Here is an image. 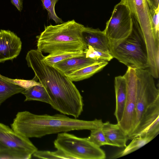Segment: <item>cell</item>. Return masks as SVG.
Listing matches in <instances>:
<instances>
[{
	"label": "cell",
	"mask_w": 159,
	"mask_h": 159,
	"mask_svg": "<svg viewBox=\"0 0 159 159\" xmlns=\"http://www.w3.org/2000/svg\"><path fill=\"white\" fill-rule=\"evenodd\" d=\"M43 53L36 49L29 51L25 59L34 71V80H39L46 89L50 105L61 113L77 118L83 110V97L77 87L64 73L44 60Z\"/></svg>",
	"instance_id": "6da1fadb"
},
{
	"label": "cell",
	"mask_w": 159,
	"mask_h": 159,
	"mask_svg": "<svg viewBox=\"0 0 159 159\" xmlns=\"http://www.w3.org/2000/svg\"><path fill=\"white\" fill-rule=\"evenodd\" d=\"M103 123L101 119L86 120L61 113L37 115L24 111L17 113L11 126L16 133L29 139L73 130H91L102 127Z\"/></svg>",
	"instance_id": "7a4b0ae2"
},
{
	"label": "cell",
	"mask_w": 159,
	"mask_h": 159,
	"mask_svg": "<svg viewBox=\"0 0 159 159\" xmlns=\"http://www.w3.org/2000/svg\"><path fill=\"white\" fill-rule=\"evenodd\" d=\"M84 27L74 20L45 26L36 37L37 49L50 55L84 51L87 48L82 36Z\"/></svg>",
	"instance_id": "3957f363"
},
{
	"label": "cell",
	"mask_w": 159,
	"mask_h": 159,
	"mask_svg": "<svg viewBox=\"0 0 159 159\" xmlns=\"http://www.w3.org/2000/svg\"><path fill=\"white\" fill-rule=\"evenodd\" d=\"M133 20L130 34L117 43L110 45V53L113 58L128 67L146 69L149 66L147 46L138 25Z\"/></svg>",
	"instance_id": "277c9868"
},
{
	"label": "cell",
	"mask_w": 159,
	"mask_h": 159,
	"mask_svg": "<svg viewBox=\"0 0 159 159\" xmlns=\"http://www.w3.org/2000/svg\"><path fill=\"white\" fill-rule=\"evenodd\" d=\"M54 145L56 148L62 150L72 159L106 158L105 151L87 138L79 137L67 132L58 133Z\"/></svg>",
	"instance_id": "5b68a950"
},
{
	"label": "cell",
	"mask_w": 159,
	"mask_h": 159,
	"mask_svg": "<svg viewBox=\"0 0 159 159\" xmlns=\"http://www.w3.org/2000/svg\"><path fill=\"white\" fill-rule=\"evenodd\" d=\"M130 11L133 19L138 25L144 38L149 57L159 54V42L156 39L152 25V16L147 0H121Z\"/></svg>",
	"instance_id": "8992f818"
},
{
	"label": "cell",
	"mask_w": 159,
	"mask_h": 159,
	"mask_svg": "<svg viewBox=\"0 0 159 159\" xmlns=\"http://www.w3.org/2000/svg\"><path fill=\"white\" fill-rule=\"evenodd\" d=\"M133 25L132 16L127 7L120 2L116 4L103 30L109 39V46L126 38L132 31Z\"/></svg>",
	"instance_id": "52a82bcc"
},
{
	"label": "cell",
	"mask_w": 159,
	"mask_h": 159,
	"mask_svg": "<svg viewBox=\"0 0 159 159\" xmlns=\"http://www.w3.org/2000/svg\"><path fill=\"white\" fill-rule=\"evenodd\" d=\"M135 69L137 76V94L136 119L133 130L137 126L147 107L159 98V91L156 86L154 77L149 70L146 69Z\"/></svg>",
	"instance_id": "ba28073f"
},
{
	"label": "cell",
	"mask_w": 159,
	"mask_h": 159,
	"mask_svg": "<svg viewBox=\"0 0 159 159\" xmlns=\"http://www.w3.org/2000/svg\"><path fill=\"white\" fill-rule=\"evenodd\" d=\"M127 84V97L123 115L118 123L127 135L132 131L136 119L137 76L135 69L128 67L124 75Z\"/></svg>",
	"instance_id": "9c48e42d"
},
{
	"label": "cell",
	"mask_w": 159,
	"mask_h": 159,
	"mask_svg": "<svg viewBox=\"0 0 159 159\" xmlns=\"http://www.w3.org/2000/svg\"><path fill=\"white\" fill-rule=\"evenodd\" d=\"M159 133V98L144 111L136 127L128 136L129 139L147 136L153 139Z\"/></svg>",
	"instance_id": "30bf717a"
},
{
	"label": "cell",
	"mask_w": 159,
	"mask_h": 159,
	"mask_svg": "<svg viewBox=\"0 0 159 159\" xmlns=\"http://www.w3.org/2000/svg\"><path fill=\"white\" fill-rule=\"evenodd\" d=\"M15 149L33 155L38 149L29 138L19 135L8 126L0 122V150Z\"/></svg>",
	"instance_id": "8fae6325"
},
{
	"label": "cell",
	"mask_w": 159,
	"mask_h": 159,
	"mask_svg": "<svg viewBox=\"0 0 159 159\" xmlns=\"http://www.w3.org/2000/svg\"><path fill=\"white\" fill-rule=\"evenodd\" d=\"M20 39L9 30H0V63L12 60L20 54L22 48Z\"/></svg>",
	"instance_id": "7c38bea8"
},
{
	"label": "cell",
	"mask_w": 159,
	"mask_h": 159,
	"mask_svg": "<svg viewBox=\"0 0 159 159\" xmlns=\"http://www.w3.org/2000/svg\"><path fill=\"white\" fill-rule=\"evenodd\" d=\"M82 36L87 47L91 46L95 49L110 53L109 40L103 31L84 26Z\"/></svg>",
	"instance_id": "4fadbf2b"
},
{
	"label": "cell",
	"mask_w": 159,
	"mask_h": 159,
	"mask_svg": "<svg viewBox=\"0 0 159 159\" xmlns=\"http://www.w3.org/2000/svg\"><path fill=\"white\" fill-rule=\"evenodd\" d=\"M102 128L109 145L119 148L126 146L128 136L118 123L113 124L107 121L103 123Z\"/></svg>",
	"instance_id": "5bb4252c"
},
{
	"label": "cell",
	"mask_w": 159,
	"mask_h": 159,
	"mask_svg": "<svg viewBox=\"0 0 159 159\" xmlns=\"http://www.w3.org/2000/svg\"><path fill=\"white\" fill-rule=\"evenodd\" d=\"M114 87L116 101L114 115L118 123L123 117L127 97L126 82L124 75L115 77Z\"/></svg>",
	"instance_id": "9a60e30c"
},
{
	"label": "cell",
	"mask_w": 159,
	"mask_h": 159,
	"mask_svg": "<svg viewBox=\"0 0 159 159\" xmlns=\"http://www.w3.org/2000/svg\"><path fill=\"white\" fill-rule=\"evenodd\" d=\"M99 61H100L85 56L67 59L58 62L52 66L66 75Z\"/></svg>",
	"instance_id": "2e32d148"
},
{
	"label": "cell",
	"mask_w": 159,
	"mask_h": 159,
	"mask_svg": "<svg viewBox=\"0 0 159 159\" xmlns=\"http://www.w3.org/2000/svg\"><path fill=\"white\" fill-rule=\"evenodd\" d=\"M108 63L107 61H105L97 62L66 75L73 82L80 81L92 76L102 69Z\"/></svg>",
	"instance_id": "e0dca14e"
},
{
	"label": "cell",
	"mask_w": 159,
	"mask_h": 159,
	"mask_svg": "<svg viewBox=\"0 0 159 159\" xmlns=\"http://www.w3.org/2000/svg\"><path fill=\"white\" fill-rule=\"evenodd\" d=\"M25 97V102L37 101L50 104L51 99L45 88L42 84L25 89L21 93Z\"/></svg>",
	"instance_id": "ac0fdd59"
},
{
	"label": "cell",
	"mask_w": 159,
	"mask_h": 159,
	"mask_svg": "<svg viewBox=\"0 0 159 159\" xmlns=\"http://www.w3.org/2000/svg\"><path fill=\"white\" fill-rule=\"evenodd\" d=\"M152 139V138L146 136L134 137L124 149L116 154L113 158H118L129 154L142 148Z\"/></svg>",
	"instance_id": "d6986e66"
},
{
	"label": "cell",
	"mask_w": 159,
	"mask_h": 159,
	"mask_svg": "<svg viewBox=\"0 0 159 159\" xmlns=\"http://www.w3.org/2000/svg\"><path fill=\"white\" fill-rule=\"evenodd\" d=\"M25 89L3 80L0 76V106L12 96L21 93Z\"/></svg>",
	"instance_id": "ffe728a7"
},
{
	"label": "cell",
	"mask_w": 159,
	"mask_h": 159,
	"mask_svg": "<svg viewBox=\"0 0 159 159\" xmlns=\"http://www.w3.org/2000/svg\"><path fill=\"white\" fill-rule=\"evenodd\" d=\"M85 56L84 51L65 52L53 55H48L44 57V61L49 65L53 66L58 62L70 58Z\"/></svg>",
	"instance_id": "44dd1931"
},
{
	"label": "cell",
	"mask_w": 159,
	"mask_h": 159,
	"mask_svg": "<svg viewBox=\"0 0 159 159\" xmlns=\"http://www.w3.org/2000/svg\"><path fill=\"white\" fill-rule=\"evenodd\" d=\"M84 51L86 57L97 61H108L113 58L110 53L95 49L91 46H88Z\"/></svg>",
	"instance_id": "7402d4cb"
},
{
	"label": "cell",
	"mask_w": 159,
	"mask_h": 159,
	"mask_svg": "<svg viewBox=\"0 0 159 159\" xmlns=\"http://www.w3.org/2000/svg\"><path fill=\"white\" fill-rule=\"evenodd\" d=\"M32 155L28 152L15 149L0 150V159H30Z\"/></svg>",
	"instance_id": "603a6c76"
},
{
	"label": "cell",
	"mask_w": 159,
	"mask_h": 159,
	"mask_svg": "<svg viewBox=\"0 0 159 159\" xmlns=\"http://www.w3.org/2000/svg\"><path fill=\"white\" fill-rule=\"evenodd\" d=\"M57 149L55 151L38 150L33 155L34 157L41 159H72L62 150Z\"/></svg>",
	"instance_id": "cb8c5ba5"
},
{
	"label": "cell",
	"mask_w": 159,
	"mask_h": 159,
	"mask_svg": "<svg viewBox=\"0 0 159 159\" xmlns=\"http://www.w3.org/2000/svg\"><path fill=\"white\" fill-rule=\"evenodd\" d=\"M90 131L89 136L87 138L90 142L100 147L105 145H109L102 127L92 130Z\"/></svg>",
	"instance_id": "d4e9b609"
},
{
	"label": "cell",
	"mask_w": 159,
	"mask_h": 159,
	"mask_svg": "<svg viewBox=\"0 0 159 159\" xmlns=\"http://www.w3.org/2000/svg\"><path fill=\"white\" fill-rule=\"evenodd\" d=\"M58 0H42L43 6L47 11L49 19H52L56 23L63 22L62 19L57 16L55 11V7Z\"/></svg>",
	"instance_id": "484cf974"
},
{
	"label": "cell",
	"mask_w": 159,
	"mask_h": 159,
	"mask_svg": "<svg viewBox=\"0 0 159 159\" xmlns=\"http://www.w3.org/2000/svg\"><path fill=\"white\" fill-rule=\"evenodd\" d=\"M0 76L2 79L8 82L17 85L25 89H28L35 85H42L39 82H38L33 79L32 80L13 79L2 75L0 74Z\"/></svg>",
	"instance_id": "4316f807"
},
{
	"label": "cell",
	"mask_w": 159,
	"mask_h": 159,
	"mask_svg": "<svg viewBox=\"0 0 159 159\" xmlns=\"http://www.w3.org/2000/svg\"><path fill=\"white\" fill-rule=\"evenodd\" d=\"M152 16V25L155 38L159 42V7L156 8L150 7Z\"/></svg>",
	"instance_id": "83f0119b"
},
{
	"label": "cell",
	"mask_w": 159,
	"mask_h": 159,
	"mask_svg": "<svg viewBox=\"0 0 159 159\" xmlns=\"http://www.w3.org/2000/svg\"><path fill=\"white\" fill-rule=\"evenodd\" d=\"M11 1L19 11H22L23 8L22 0H11Z\"/></svg>",
	"instance_id": "f1b7e54d"
},
{
	"label": "cell",
	"mask_w": 159,
	"mask_h": 159,
	"mask_svg": "<svg viewBox=\"0 0 159 159\" xmlns=\"http://www.w3.org/2000/svg\"><path fill=\"white\" fill-rule=\"evenodd\" d=\"M150 7L156 8L159 7V0H147Z\"/></svg>",
	"instance_id": "f546056e"
}]
</instances>
